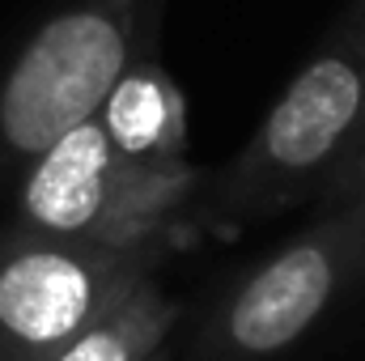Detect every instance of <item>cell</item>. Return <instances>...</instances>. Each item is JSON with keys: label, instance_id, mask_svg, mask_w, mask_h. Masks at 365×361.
Masks as SVG:
<instances>
[{"label": "cell", "instance_id": "6da1fadb", "mask_svg": "<svg viewBox=\"0 0 365 361\" xmlns=\"http://www.w3.org/2000/svg\"><path fill=\"white\" fill-rule=\"evenodd\" d=\"M365 141V0H357L306 68L284 86L247 149L208 195L217 230L280 217L323 187Z\"/></svg>", "mask_w": 365, "mask_h": 361}, {"label": "cell", "instance_id": "7a4b0ae2", "mask_svg": "<svg viewBox=\"0 0 365 361\" xmlns=\"http://www.w3.org/2000/svg\"><path fill=\"white\" fill-rule=\"evenodd\" d=\"M140 9L145 0H81L34 30L0 81V145L13 158H38L98 115L136 60Z\"/></svg>", "mask_w": 365, "mask_h": 361}, {"label": "cell", "instance_id": "3957f363", "mask_svg": "<svg viewBox=\"0 0 365 361\" xmlns=\"http://www.w3.org/2000/svg\"><path fill=\"white\" fill-rule=\"evenodd\" d=\"M195 187L179 175H153L123 162L98 119L77 123L21 179V230L93 247H166L170 217Z\"/></svg>", "mask_w": 365, "mask_h": 361}, {"label": "cell", "instance_id": "277c9868", "mask_svg": "<svg viewBox=\"0 0 365 361\" xmlns=\"http://www.w3.org/2000/svg\"><path fill=\"white\" fill-rule=\"evenodd\" d=\"M365 280V195L327 204L289 247L251 272L212 315L208 361H276Z\"/></svg>", "mask_w": 365, "mask_h": 361}, {"label": "cell", "instance_id": "5b68a950", "mask_svg": "<svg viewBox=\"0 0 365 361\" xmlns=\"http://www.w3.org/2000/svg\"><path fill=\"white\" fill-rule=\"evenodd\" d=\"M166 247H93L21 230L0 243V361H51L149 280Z\"/></svg>", "mask_w": 365, "mask_h": 361}, {"label": "cell", "instance_id": "8992f818", "mask_svg": "<svg viewBox=\"0 0 365 361\" xmlns=\"http://www.w3.org/2000/svg\"><path fill=\"white\" fill-rule=\"evenodd\" d=\"M98 128L110 149L153 175L191 179L187 166V102L175 77L153 60H132L98 106Z\"/></svg>", "mask_w": 365, "mask_h": 361}, {"label": "cell", "instance_id": "52a82bcc", "mask_svg": "<svg viewBox=\"0 0 365 361\" xmlns=\"http://www.w3.org/2000/svg\"><path fill=\"white\" fill-rule=\"evenodd\" d=\"M179 319V302L162 293L149 276L132 293H123L110 310H102L81 336H73L51 361H153Z\"/></svg>", "mask_w": 365, "mask_h": 361}, {"label": "cell", "instance_id": "ba28073f", "mask_svg": "<svg viewBox=\"0 0 365 361\" xmlns=\"http://www.w3.org/2000/svg\"><path fill=\"white\" fill-rule=\"evenodd\" d=\"M357 195H365V141H361V149L340 166V175L323 187V204H344V200H357Z\"/></svg>", "mask_w": 365, "mask_h": 361}, {"label": "cell", "instance_id": "9c48e42d", "mask_svg": "<svg viewBox=\"0 0 365 361\" xmlns=\"http://www.w3.org/2000/svg\"><path fill=\"white\" fill-rule=\"evenodd\" d=\"M153 361H170V353H166V349H162V353H158V357H153Z\"/></svg>", "mask_w": 365, "mask_h": 361}]
</instances>
